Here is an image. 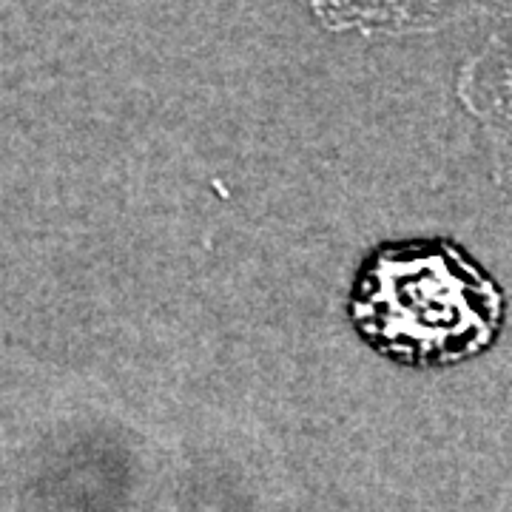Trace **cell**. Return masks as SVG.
Wrapping results in <instances>:
<instances>
[{
    "label": "cell",
    "mask_w": 512,
    "mask_h": 512,
    "mask_svg": "<svg viewBox=\"0 0 512 512\" xmlns=\"http://www.w3.org/2000/svg\"><path fill=\"white\" fill-rule=\"evenodd\" d=\"M458 97L484 134L495 185L512 208V12L464 63Z\"/></svg>",
    "instance_id": "7a4b0ae2"
},
{
    "label": "cell",
    "mask_w": 512,
    "mask_h": 512,
    "mask_svg": "<svg viewBox=\"0 0 512 512\" xmlns=\"http://www.w3.org/2000/svg\"><path fill=\"white\" fill-rule=\"evenodd\" d=\"M313 15L330 29L379 35L424 32L450 23L478 0H308Z\"/></svg>",
    "instance_id": "3957f363"
},
{
    "label": "cell",
    "mask_w": 512,
    "mask_h": 512,
    "mask_svg": "<svg viewBox=\"0 0 512 512\" xmlns=\"http://www.w3.org/2000/svg\"><path fill=\"white\" fill-rule=\"evenodd\" d=\"M507 302L450 239L382 245L353 282L350 319L370 348L410 367H447L490 350Z\"/></svg>",
    "instance_id": "6da1fadb"
}]
</instances>
